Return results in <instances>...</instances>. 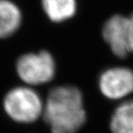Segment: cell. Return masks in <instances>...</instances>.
<instances>
[{
	"label": "cell",
	"instance_id": "cell-1",
	"mask_svg": "<svg viewBox=\"0 0 133 133\" xmlns=\"http://www.w3.org/2000/svg\"><path fill=\"white\" fill-rule=\"evenodd\" d=\"M43 118L52 133H76L86 121L82 93L73 86H61L49 92Z\"/></svg>",
	"mask_w": 133,
	"mask_h": 133
},
{
	"label": "cell",
	"instance_id": "cell-2",
	"mask_svg": "<svg viewBox=\"0 0 133 133\" xmlns=\"http://www.w3.org/2000/svg\"><path fill=\"white\" fill-rule=\"evenodd\" d=\"M43 103L35 90L29 87H16L4 96V109L12 120L29 124L43 112Z\"/></svg>",
	"mask_w": 133,
	"mask_h": 133
},
{
	"label": "cell",
	"instance_id": "cell-3",
	"mask_svg": "<svg viewBox=\"0 0 133 133\" xmlns=\"http://www.w3.org/2000/svg\"><path fill=\"white\" fill-rule=\"evenodd\" d=\"M55 62L46 51L23 54L16 61L17 75L29 85H39L50 82L55 75Z\"/></svg>",
	"mask_w": 133,
	"mask_h": 133
},
{
	"label": "cell",
	"instance_id": "cell-4",
	"mask_svg": "<svg viewBox=\"0 0 133 133\" xmlns=\"http://www.w3.org/2000/svg\"><path fill=\"white\" fill-rule=\"evenodd\" d=\"M102 36L117 57L124 58L133 52V13L110 16L103 25Z\"/></svg>",
	"mask_w": 133,
	"mask_h": 133
},
{
	"label": "cell",
	"instance_id": "cell-5",
	"mask_svg": "<svg viewBox=\"0 0 133 133\" xmlns=\"http://www.w3.org/2000/svg\"><path fill=\"white\" fill-rule=\"evenodd\" d=\"M99 87L107 98L122 99L133 92V71L126 67L110 68L101 75Z\"/></svg>",
	"mask_w": 133,
	"mask_h": 133
},
{
	"label": "cell",
	"instance_id": "cell-6",
	"mask_svg": "<svg viewBox=\"0 0 133 133\" xmlns=\"http://www.w3.org/2000/svg\"><path fill=\"white\" fill-rule=\"evenodd\" d=\"M21 10L10 0H0V39L8 38L18 30L22 24Z\"/></svg>",
	"mask_w": 133,
	"mask_h": 133
},
{
	"label": "cell",
	"instance_id": "cell-7",
	"mask_svg": "<svg viewBox=\"0 0 133 133\" xmlns=\"http://www.w3.org/2000/svg\"><path fill=\"white\" fill-rule=\"evenodd\" d=\"M41 3L46 17L56 23L72 18L77 11L76 0H41Z\"/></svg>",
	"mask_w": 133,
	"mask_h": 133
},
{
	"label": "cell",
	"instance_id": "cell-8",
	"mask_svg": "<svg viewBox=\"0 0 133 133\" xmlns=\"http://www.w3.org/2000/svg\"><path fill=\"white\" fill-rule=\"evenodd\" d=\"M110 129L112 133H133V101H125L115 109Z\"/></svg>",
	"mask_w": 133,
	"mask_h": 133
}]
</instances>
